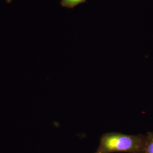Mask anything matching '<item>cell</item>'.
<instances>
[{"instance_id": "1", "label": "cell", "mask_w": 153, "mask_h": 153, "mask_svg": "<svg viewBox=\"0 0 153 153\" xmlns=\"http://www.w3.org/2000/svg\"><path fill=\"white\" fill-rule=\"evenodd\" d=\"M146 136L109 132L103 134L94 153H143Z\"/></svg>"}, {"instance_id": "2", "label": "cell", "mask_w": 153, "mask_h": 153, "mask_svg": "<svg viewBox=\"0 0 153 153\" xmlns=\"http://www.w3.org/2000/svg\"><path fill=\"white\" fill-rule=\"evenodd\" d=\"M143 153H153V132L149 131L146 136Z\"/></svg>"}, {"instance_id": "3", "label": "cell", "mask_w": 153, "mask_h": 153, "mask_svg": "<svg viewBox=\"0 0 153 153\" xmlns=\"http://www.w3.org/2000/svg\"><path fill=\"white\" fill-rule=\"evenodd\" d=\"M86 2V0H61V5L62 7L68 9H73L76 6Z\"/></svg>"}, {"instance_id": "4", "label": "cell", "mask_w": 153, "mask_h": 153, "mask_svg": "<svg viewBox=\"0 0 153 153\" xmlns=\"http://www.w3.org/2000/svg\"><path fill=\"white\" fill-rule=\"evenodd\" d=\"M12 0H6V1H7V3H10V2H11V1Z\"/></svg>"}]
</instances>
